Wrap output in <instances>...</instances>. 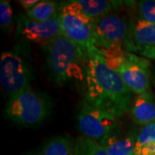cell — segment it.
I'll use <instances>...</instances> for the list:
<instances>
[{"label": "cell", "mask_w": 155, "mask_h": 155, "mask_svg": "<svg viewBox=\"0 0 155 155\" xmlns=\"http://www.w3.org/2000/svg\"><path fill=\"white\" fill-rule=\"evenodd\" d=\"M87 54L84 100L116 118L123 116L131 104L132 91L119 73L103 61L95 46L87 49Z\"/></svg>", "instance_id": "cell-1"}, {"label": "cell", "mask_w": 155, "mask_h": 155, "mask_svg": "<svg viewBox=\"0 0 155 155\" xmlns=\"http://www.w3.org/2000/svg\"><path fill=\"white\" fill-rule=\"evenodd\" d=\"M51 78L57 84L84 83L86 73L87 49L61 35L45 47Z\"/></svg>", "instance_id": "cell-2"}, {"label": "cell", "mask_w": 155, "mask_h": 155, "mask_svg": "<svg viewBox=\"0 0 155 155\" xmlns=\"http://www.w3.org/2000/svg\"><path fill=\"white\" fill-rule=\"evenodd\" d=\"M32 67L24 45L17 44L2 53L0 58V84L10 97L30 87Z\"/></svg>", "instance_id": "cell-3"}, {"label": "cell", "mask_w": 155, "mask_h": 155, "mask_svg": "<svg viewBox=\"0 0 155 155\" xmlns=\"http://www.w3.org/2000/svg\"><path fill=\"white\" fill-rule=\"evenodd\" d=\"M50 110V100L31 87L10 97L5 109L10 120L24 127L40 124L48 116Z\"/></svg>", "instance_id": "cell-4"}, {"label": "cell", "mask_w": 155, "mask_h": 155, "mask_svg": "<svg viewBox=\"0 0 155 155\" xmlns=\"http://www.w3.org/2000/svg\"><path fill=\"white\" fill-rule=\"evenodd\" d=\"M94 46L99 50L125 48L127 51L131 43L125 19L111 11L94 20Z\"/></svg>", "instance_id": "cell-5"}, {"label": "cell", "mask_w": 155, "mask_h": 155, "mask_svg": "<svg viewBox=\"0 0 155 155\" xmlns=\"http://www.w3.org/2000/svg\"><path fill=\"white\" fill-rule=\"evenodd\" d=\"M62 35L85 49L95 45L94 20L89 18L67 2L60 8Z\"/></svg>", "instance_id": "cell-6"}, {"label": "cell", "mask_w": 155, "mask_h": 155, "mask_svg": "<svg viewBox=\"0 0 155 155\" xmlns=\"http://www.w3.org/2000/svg\"><path fill=\"white\" fill-rule=\"evenodd\" d=\"M116 117L83 100L78 114V123L84 137L102 141L110 135L116 126Z\"/></svg>", "instance_id": "cell-7"}, {"label": "cell", "mask_w": 155, "mask_h": 155, "mask_svg": "<svg viewBox=\"0 0 155 155\" xmlns=\"http://www.w3.org/2000/svg\"><path fill=\"white\" fill-rule=\"evenodd\" d=\"M17 30L24 40L46 47L50 41L62 35L60 13L44 22H36L26 15L19 14Z\"/></svg>", "instance_id": "cell-8"}, {"label": "cell", "mask_w": 155, "mask_h": 155, "mask_svg": "<svg viewBox=\"0 0 155 155\" xmlns=\"http://www.w3.org/2000/svg\"><path fill=\"white\" fill-rule=\"evenodd\" d=\"M149 61L126 52L125 60L116 71L132 93L140 95L150 90Z\"/></svg>", "instance_id": "cell-9"}, {"label": "cell", "mask_w": 155, "mask_h": 155, "mask_svg": "<svg viewBox=\"0 0 155 155\" xmlns=\"http://www.w3.org/2000/svg\"><path fill=\"white\" fill-rule=\"evenodd\" d=\"M131 44L127 52L132 53L137 48L155 47V23L141 19L134 21L129 26Z\"/></svg>", "instance_id": "cell-10"}, {"label": "cell", "mask_w": 155, "mask_h": 155, "mask_svg": "<svg viewBox=\"0 0 155 155\" xmlns=\"http://www.w3.org/2000/svg\"><path fill=\"white\" fill-rule=\"evenodd\" d=\"M130 116L137 124L146 126L155 122V99L151 91L140 95H136Z\"/></svg>", "instance_id": "cell-11"}, {"label": "cell", "mask_w": 155, "mask_h": 155, "mask_svg": "<svg viewBox=\"0 0 155 155\" xmlns=\"http://www.w3.org/2000/svg\"><path fill=\"white\" fill-rule=\"evenodd\" d=\"M106 147L108 155H131L134 153L136 135L128 134L124 137L109 135L102 140Z\"/></svg>", "instance_id": "cell-12"}, {"label": "cell", "mask_w": 155, "mask_h": 155, "mask_svg": "<svg viewBox=\"0 0 155 155\" xmlns=\"http://www.w3.org/2000/svg\"><path fill=\"white\" fill-rule=\"evenodd\" d=\"M70 3L92 20H96L111 11L110 2L106 0H76L70 1Z\"/></svg>", "instance_id": "cell-13"}, {"label": "cell", "mask_w": 155, "mask_h": 155, "mask_svg": "<svg viewBox=\"0 0 155 155\" xmlns=\"http://www.w3.org/2000/svg\"><path fill=\"white\" fill-rule=\"evenodd\" d=\"M75 141L69 136L59 135L49 139L42 149L43 155H73Z\"/></svg>", "instance_id": "cell-14"}, {"label": "cell", "mask_w": 155, "mask_h": 155, "mask_svg": "<svg viewBox=\"0 0 155 155\" xmlns=\"http://www.w3.org/2000/svg\"><path fill=\"white\" fill-rule=\"evenodd\" d=\"M59 5L54 1H39L32 9L26 11V16L36 22L48 21L60 13Z\"/></svg>", "instance_id": "cell-15"}, {"label": "cell", "mask_w": 155, "mask_h": 155, "mask_svg": "<svg viewBox=\"0 0 155 155\" xmlns=\"http://www.w3.org/2000/svg\"><path fill=\"white\" fill-rule=\"evenodd\" d=\"M73 155H108L104 143L86 137H80L75 141Z\"/></svg>", "instance_id": "cell-16"}, {"label": "cell", "mask_w": 155, "mask_h": 155, "mask_svg": "<svg viewBox=\"0 0 155 155\" xmlns=\"http://www.w3.org/2000/svg\"><path fill=\"white\" fill-rule=\"evenodd\" d=\"M155 142V122L147 124L142 127L136 135V141L134 153L138 152L146 145Z\"/></svg>", "instance_id": "cell-17"}, {"label": "cell", "mask_w": 155, "mask_h": 155, "mask_svg": "<svg viewBox=\"0 0 155 155\" xmlns=\"http://www.w3.org/2000/svg\"><path fill=\"white\" fill-rule=\"evenodd\" d=\"M13 24V11L7 0L0 2V26L4 30H10Z\"/></svg>", "instance_id": "cell-18"}, {"label": "cell", "mask_w": 155, "mask_h": 155, "mask_svg": "<svg viewBox=\"0 0 155 155\" xmlns=\"http://www.w3.org/2000/svg\"><path fill=\"white\" fill-rule=\"evenodd\" d=\"M140 19L155 23V0H143L138 4Z\"/></svg>", "instance_id": "cell-19"}, {"label": "cell", "mask_w": 155, "mask_h": 155, "mask_svg": "<svg viewBox=\"0 0 155 155\" xmlns=\"http://www.w3.org/2000/svg\"><path fill=\"white\" fill-rule=\"evenodd\" d=\"M134 53L139 54L145 58L155 60V47H147V48H137Z\"/></svg>", "instance_id": "cell-20"}, {"label": "cell", "mask_w": 155, "mask_h": 155, "mask_svg": "<svg viewBox=\"0 0 155 155\" xmlns=\"http://www.w3.org/2000/svg\"><path fill=\"white\" fill-rule=\"evenodd\" d=\"M136 155H155V142H152L144 146L142 148L136 152Z\"/></svg>", "instance_id": "cell-21"}, {"label": "cell", "mask_w": 155, "mask_h": 155, "mask_svg": "<svg viewBox=\"0 0 155 155\" xmlns=\"http://www.w3.org/2000/svg\"><path fill=\"white\" fill-rule=\"evenodd\" d=\"M38 2V0H20L19 1L20 5H22L23 9L26 10V11H28L30 9H32L34 6Z\"/></svg>", "instance_id": "cell-22"}, {"label": "cell", "mask_w": 155, "mask_h": 155, "mask_svg": "<svg viewBox=\"0 0 155 155\" xmlns=\"http://www.w3.org/2000/svg\"><path fill=\"white\" fill-rule=\"evenodd\" d=\"M26 155H43V152L42 150H35L33 152H30L29 153Z\"/></svg>", "instance_id": "cell-23"}, {"label": "cell", "mask_w": 155, "mask_h": 155, "mask_svg": "<svg viewBox=\"0 0 155 155\" xmlns=\"http://www.w3.org/2000/svg\"><path fill=\"white\" fill-rule=\"evenodd\" d=\"M131 155H136V154H134V153H133V154H131Z\"/></svg>", "instance_id": "cell-24"}, {"label": "cell", "mask_w": 155, "mask_h": 155, "mask_svg": "<svg viewBox=\"0 0 155 155\" xmlns=\"http://www.w3.org/2000/svg\"><path fill=\"white\" fill-rule=\"evenodd\" d=\"M154 85H155V80H154Z\"/></svg>", "instance_id": "cell-25"}]
</instances>
